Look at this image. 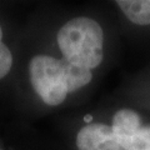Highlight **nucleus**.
Segmentation results:
<instances>
[{"label": "nucleus", "instance_id": "2", "mask_svg": "<svg viewBox=\"0 0 150 150\" xmlns=\"http://www.w3.org/2000/svg\"><path fill=\"white\" fill-rule=\"evenodd\" d=\"M29 76L35 93L46 105L63 104L69 94L68 62L51 55H35L29 63Z\"/></svg>", "mask_w": 150, "mask_h": 150}, {"label": "nucleus", "instance_id": "9", "mask_svg": "<svg viewBox=\"0 0 150 150\" xmlns=\"http://www.w3.org/2000/svg\"><path fill=\"white\" fill-rule=\"evenodd\" d=\"M0 150H1V149H0Z\"/></svg>", "mask_w": 150, "mask_h": 150}, {"label": "nucleus", "instance_id": "6", "mask_svg": "<svg viewBox=\"0 0 150 150\" xmlns=\"http://www.w3.org/2000/svg\"><path fill=\"white\" fill-rule=\"evenodd\" d=\"M123 150H150V124L142 125L130 137L119 142Z\"/></svg>", "mask_w": 150, "mask_h": 150}, {"label": "nucleus", "instance_id": "8", "mask_svg": "<svg viewBox=\"0 0 150 150\" xmlns=\"http://www.w3.org/2000/svg\"><path fill=\"white\" fill-rule=\"evenodd\" d=\"M0 43H3V29H1V25H0Z\"/></svg>", "mask_w": 150, "mask_h": 150}, {"label": "nucleus", "instance_id": "4", "mask_svg": "<svg viewBox=\"0 0 150 150\" xmlns=\"http://www.w3.org/2000/svg\"><path fill=\"white\" fill-rule=\"evenodd\" d=\"M142 118L131 109H120L112 116L111 129L118 143L134 134L142 126Z\"/></svg>", "mask_w": 150, "mask_h": 150}, {"label": "nucleus", "instance_id": "1", "mask_svg": "<svg viewBox=\"0 0 150 150\" xmlns=\"http://www.w3.org/2000/svg\"><path fill=\"white\" fill-rule=\"evenodd\" d=\"M63 59L89 70L98 68L104 58V31L96 20L78 16L64 24L56 35Z\"/></svg>", "mask_w": 150, "mask_h": 150}, {"label": "nucleus", "instance_id": "5", "mask_svg": "<svg viewBox=\"0 0 150 150\" xmlns=\"http://www.w3.org/2000/svg\"><path fill=\"white\" fill-rule=\"evenodd\" d=\"M116 5L131 23L150 25V0H120Z\"/></svg>", "mask_w": 150, "mask_h": 150}, {"label": "nucleus", "instance_id": "3", "mask_svg": "<svg viewBox=\"0 0 150 150\" xmlns=\"http://www.w3.org/2000/svg\"><path fill=\"white\" fill-rule=\"evenodd\" d=\"M79 150H123L112 133L111 125L91 123L79 130L76 135Z\"/></svg>", "mask_w": 150, "mask_h": 150}, {"label": "nucleus", "instance_id": "7", "mask_svg": "<svg viewBox=\"0 0 150 150\" xmlns=\"http://www.w3.org/2000/svg\"><path fill=\"white\" fill-rule=\"evenodd\" d=\"M13 67V54L10 49L4 44L0 43V79L5 78Z\"/></svg>", "mask_w": 150, "mask_h": 150}]
</instances>
